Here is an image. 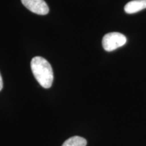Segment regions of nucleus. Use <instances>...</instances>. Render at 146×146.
Masks as SVG:
<instances>
[{"label":"nucleus","instance_id":"f257e3e1","mask_svg":"<svg viewBox=\"0 0 146 146\" xmlns=\"http://www.w3.org/2000/svg\"><path fill=\"white\" fill-rule=\"evenodd\" d=\"M31 67L40 85L45 89L50 88L54 81V73L50 64L45 58L36 56L31 62Z\"/></svg>","mask_w":146,"mask_h":146},{"label":"nucleus","instance_id":"f03ea898","mask_svg":"<svg viewBox=\"0 0 146 146\" xmlns=\"http://www.w3.org/2000/svg\"><path fill=\"white\" fill-rule=\"evenodd\" d=\"M127 42V38L120 33H110L105 35L102 39V45L107 52H112L123 46Z\"/></svg>","mask_w":146,"mask_h":146},{"label":"nucleus","instance_id":"7ed1b4c3","mask_svg":"<svg viewBox=\"0 0 146 146\" xmlns=\"http://www.w3.org/2000/svg\"><path fill=\"white\" fill-rule=\"evenodd\" d=\"M23 4L31 12L39 15H46L49 7L44 0H21Z\"/></svg>","mask_w":146,"mask_h":146},{"label":"nucleus","instance_id":"20e7f679","mask_svg":"<svg viewBox=\"0 0 146 146\" xmlns=\"http://www.w3.org/2000/svg\"><path fill=\"white\" fill-rule=\"evenodd\" d=\"M146 8V0H133L128 2L125 6L127 14H134Z\"/></svg>","mask_w":146,"mask_h":146},{"label":"nucleus","instance_id":"39448f33","mask_svg":"<svg viewBox=\"0 0 146 146\" xmlns=\"http://www.w3.org/2000/svg\"><path fill=\"white\" fill-rule=\"evenodd\" d=\"M87 140L79 136H74L66 140L62 146H86Z\"/></svg>","mask_w":146,"mask_h":146},{"label":"nucleus","instance_id":"423d86ee","mask_svg":"<svg viewBox=\"0 0 146 146\" xmlns=\"http://www.w3.org/2000/svg\"><path fill=\"white\" fill-rule=\"evenodd\" d=\"M2 88H3V79H2V77H1V74H0V91H1Z\"/></svg>","mask_w":146,"mask_h":146}]
</instances>
